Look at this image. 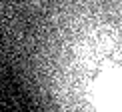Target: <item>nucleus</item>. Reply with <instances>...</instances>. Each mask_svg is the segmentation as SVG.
Listing matches in <instances>:
<instances>
[{
  "label": "nucleus",
  "instance_id": "nucleus-1",
  "mask_svg": "<svg viewBox=\"0 0 122 112\" xmlns=\"http://www.w3.org/2000/svg\"><path fill=\"white\" fill-rule=\"evenodd\" d=\"M0 34L30 112H122V0H0Z\"/></svg>",
  "mask_w": 122,
  "mask_h": 112
}]
</instances>
